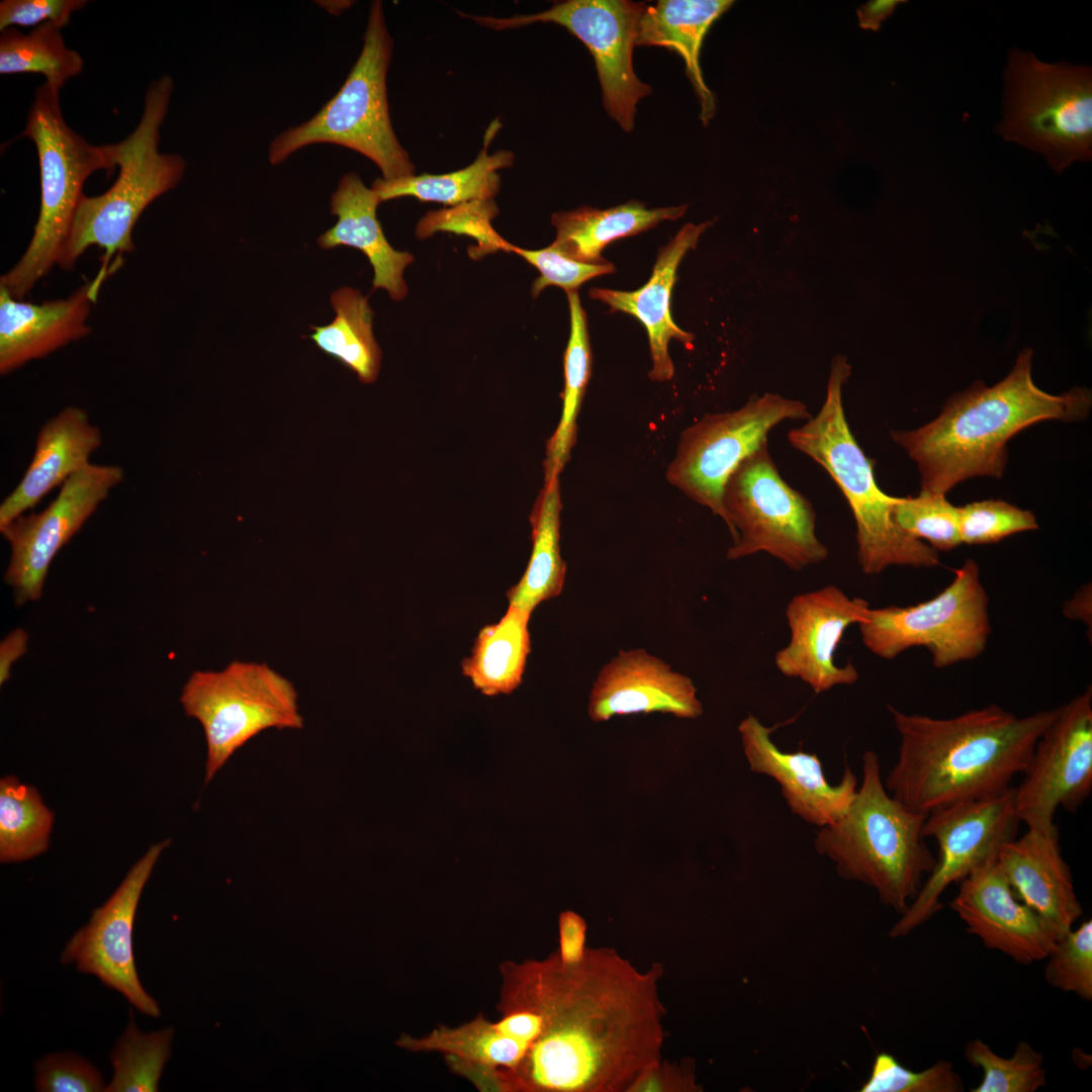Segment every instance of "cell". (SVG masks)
I'll use <instances>...</instances> for the list:
<instances>
[{"instance_id": "6da1fadb", "label": "cell", "mask_w": 1092, "mask_h": 1092, "mask_svg": "<svg viewBox=\"0 0 1092 1092\" xmlns=\"http://www.w3.org/2000/svg\"><path fill=\"white\" fill-rule=\"evenodd\" d=\"M550 954L540 1035L512 1070L483 1079L492 1092H627L661 1060L663 968L639 971L615 949L587 948L577 965Z\"/></svg>"}, {"instance_id": "7a4b0ae2", "label": "cell", "mask_w": 1092, "mask_h": 1092, "mask_svg": "<svg viewBox=\"0 0 1092 1092\" xmlns=\"http://www.w3.org/2000/svg\"><path fill=\"white\" fill-rule=\"evenodd\" d=\"M888 708L900 744L884 785L907 808L926 815L1010 790L1058 713L1057 707L1019 717L990 704L951 718H934Z\"/></svg>"}, {"instance_id": "3957f363", "label": "cell", "mask_w": 1092, "mask_h": 1092, "mask_svg": "<svg viewBox=\"0 0 1092 1092\" xmlns=\"http://www.w3.org/2000/svg\"><path fill=\"white\" fill-rule=\"evenodd\" d=\"M1033 352L1018 355L1009 374L993 386L982 381L957 393L940 415L910 431H892L895 443L917 463L921 489L945 494L959 482L977 476L1000 478L1008 458L1007 442L1042 421L1087 418L1091 391L1073 387L1051 394L1031 376Z\"/></svg>"}, {"instance_id": "277c9868", "label": "cell", "mask_w": 1092, "mask_h": 1092, "mask_svg": "<svg viewBox=\"0 0 1092 1092\" xmlns=\"http://www.w3.org/2000/svg\"><path fill=\"white\" fill-rule=\"evenodd\" d=\"M926 816L888 793L879 757L868 750L859 789L837 821L820 827L815 848L842 878L873 888L883 904L902 914L935 862L922 834Z\"/></svg>"}, {"instance_id": "5b68a950", "label": "cell", "mask_w": 1092, "mask_h": 1092, "mask_svg": "<svg viewBox=\"0 0 1092 1092\" xmlns=\"http://www.w3.org/2000/svg\"><path fill=\"white\" fill-rule=\"evenodd\" d=\"M173 79L164 75L146 92L141 119L124 140L102 146L108 163L119 174L112 186L98 196L83 194L59 264L70 271L91 246L104 250L101 266L117 271L122 255L134 250L133 228L145 209L181 181L186 162L177 154L159 151L160 129L170 105Z\"/></svg>"}, {"instance_id": "8992f818", "label": "cell", "mask_w": 1092, "mask_h": 1092, "mask_svg": "<svg viewBox=\"0 0 1092 1092\" xmlns=\"http://www.w3.org/2000/svg\"><path fill=\"white\" fill-rule=\"evenodd\" d=\"M849 373L846 360L835 358L821 408L789 433V442L821 465L846 498L856 524L857 560L863 573L879 574L890 566L935 567L940 564L938 551L895 524L892 511L898 497L880 489L873 463L850 431L842 403Z\"/></svg>"}, {"instance_id": "52a82bcc", "label": "cell", "mask_w": 1092, "mask_h": 1092, "mask_svg": "<svg viewBox=\"0 0 1092 1092\" xmlns=\"http://www.w3.org/2000/svg\"><path fill=\"white\" fill-rule=\"evenodd\" d=\"M392 49L382 2L373 1L362 51L346 81L310 119L272 140L270 164H280L310 145L333 144L370 159L385 180L414 175L415 165L397 140L389 115L386 76Z\"/></svg>"}, {"instance_id": "ba28073f", "label": "cell", "mask_w": 1092, "mask_h": 1092, "mask_svg": "<svg viewBox=\"0 0 1092 1092\" xmlns=\"http://www.w3.org/2000/svg\"><path fill=\"white\" fill-rule=\"evenodd\" d=\"M20 136L35 146L40 177V208L32 238L19 261L0 277V286L23 300L55 265H59L83 196L87 178L112 169L102 146L88 143L63 116L60 91L39 85Z\"/></svg>"}, {"instance_id": "9c48e42d", "label": "cell", "mask_w": 1092, "mask_h": 1092, "mask_svg": "<svg viewBox=\"0 0 1092 1092\" xmlns=\"http://www.w3.org/2000/svg\"><path fill=\"white\" fill-rule=\"evenodd\" d=\"M999 133L1041 153L1061 173L1092 156V75L1088 67L1046 64L1013 50L1005 71Z\"/></svg>"}, {"instance_id": "30bf717a", "label": "cell", "mask_w": 1092, "mask_h": 1092, "mask_svg": "<svg viewBox=\"0 0 1092 1092\" xmlns=\"http://www.w3.org/2000/svg\"><path fill=\"white\" fill-rule=\"evenodd\" d=\"M180 702L204 731L205 783L259 733L303 727L295 687L263 662L235 660L220 670L194 671Z\"/></svg>"}, {"instance_id": "8fae6325", "label": "cell", "mask_w": 1092, "mask_h": 1092, "mask_svg": "<svg viewBox=\"0 0 1092 1092\" xmlns=\"http://www.w3.org/2000/svg\"><path fill=\"white\" fill-rule=\"evenodd\" d=\"M989 598L977 562L968 558L952 581L928 601L869 609L858 629L866 648L883 659L924 647L937 668L979 657L991 634Z\"/></svg>"}, {"instance_id": "7c38bea8", "label": "cell", "mask_w": 1092, "mask_h": 1092, "mask_svg": "<svg viewBox=\"0 0 1092 1092\" xmlns=\"http://www.w3.org/2000/svg\"><path fill=\"white\" fill-rule=\"evenodd\" d=\"M723 505L733 540L726 555L730 560L765 552L802 570L828 557L816 535L811 503L783 479L766 443L731 474Z\"/></svg>"}, {"instance_id": "4fadbf2b", "label": "cell", "mask_w": 1092, "mask_h": 1092, "mask_svg": "<svg viewBox=\"0 0 1092 1092\" xmlns=\"http://www.w3.org/2000/svg\"><path fill=\"white\" fill-rule=\"evenodd\" d=\"M811 417L803 402L772 393L753 395L736 411L706 414L681 432L666 479L725 521L724 487L740 463L777 425Z\"/></svg>"}, {"instance_id": "5bb4252c", "label": "cell", "mask_w": 1092, "mask_h": 1092, "mask_svg": "<svg viewBox=\"0 0 1092 1092\" xmlns=\"http://www.w3.org/2000/svg\"><path fill=\"white\" fill-rule=\"evenodd\" d=\"M646 7L629 0H567L543 12L509 18L465 15L494 30L532 23H555L565 27L589 50L596 64L603 103L609 115L626 132L634 127L638 102L651 93L633 67L639 21Z\"/></svg>"}, {"instance_id": "9a60e30c", "label": "cell", "mask_w": 1092, "mask_h": 1092, "mask_svg": "<svg viewBox=\"0 0 1092 1092\" xmlns=\"http://www.w3.org/2000/svg\"><path fill=\"white\" fill-rule=\"evenodd\" d=\"M1020 823L1014 787L996 797L960 802L928 813L922 834L936 841L937 857L889 935L906 936L928 921L943 908L940 898L944 891L996 856L1005 843L1017 837Z\"/></svg>"}, {"instance_id": "2e32d148", "label": "cell", "mask_w": 1092, "mask_h": 1092, "mask_svg": "<svg viewBox=\"0 0 1092 1092\" xmlns=\"http://www.w3.org/2000/svg\"><path fill=\"white\" fill-rule=\"evenodd\" d=\"M1024 778L1014 787L1015 811L1027 829L1058 826L1059 808L1075 813L1092 791V689L1058 707L1037 739Z\"/></svg>"}, {"instance_id": "e0dca14e", "label": "cell", "mask_w": 1092, "mask_h": 1092, "mask_svg": "<svg viewBox=\"0 0 1092 1092\" xmlns=\"http://www.w3.org/2000/svg\"><path fill=\"white\" fill-rule=\"evenodd\" d=\"M123 478L120 466L90 463L64 482L44 510L21 515L0 528L11 552L4 580L17 605L40 599L57 553Z\"/></svg>"}, {"instance_id": "ac0fdd59", "label": "cell", "mask_w": 1092, "mask_h": 1092, "mask_svg": "<svg viewBox=\"0 0 1092 1092\" xmlns=\"http://www.w3.org/2000/svg\"><path fill=\"white\" fill-rule=\"evenodd\" d=\"M165 840L152 845L133 864L108 900L96 908L86 925L67 942L61 961L81 973L97 977L122 994L140 1012L159 1017L158 1003L139 979L133 954V924L142 892L164 848Z\"/></svg>"}, {"instance_id": "d6986e66", "label": "cell", "mask_w": 1092, "mask_h": 1092, "mask_svg": "<svg viewBox=\"0 0 1092 1092\" xmlns=\"http://www.w3.org/2000/svg\"><path fill=\"white\" fill-rule=\"evenodd\" d=\"M870 605L835 585L801 593L786 607L789 643L775 655L779 671L807 684L815 693L852 685L858 672L852 663L837 665V647L851 625L867 618Z\"/></svg>"}, {"instance_id": "ffe728a7", "label": "cell", "mask_w": 1092, "mask_h": 1092, "mask_svg": "<svg viewBox=\"0 0 1092 1092\" xmlns=\"http://www.w3.org/2000/svg\"><path fill=\"white\" fill-rule=\"evenodd\" d=\"M998 855V854H997ZM997 855L961 881L949 906L982 943L1021 965L1046 958L1058 938L1053 927L1020 901Z\"/></svg>"}, {"instance_id": "44dd1931", "label": "cell", "mask_w": 1092, "mask_h": 1092, "mask_svg": "<svg viewBox=\"0 0 1092 1092\" xmlns=\"http://www.w3.org/2000/svg\"><path fill=\"white\" fill-rule=\"evenodd\" d=\"M695 719L703 705L692 679L644 648L620 650L598 673L587 713L592 721L649 713Z\"/></svg>"}, {"instance_id": "7402d4cb", "label": "cell", "mask_w": 1092, "mask_h": 1092, "mask_svg": "<svg viewBox=\"0 0 1092 1092\" xmlns=\"http://www.w3.org/2000/svg\"><path fill=\"white\" fill-rule=\"evenodd\" d=\"M771 731L750 714L740 722L738 732L751 771L776 780L791 811L804 821L819 828L837 821L856 792L853 772L846 766L840 783L830 785L816 754L782 751Z\"/></svg>"}, {"instance_id": "603a6c76", "label": "cell", "mask_w": 1092, "mask_h": 1092, "mask_svg": "<svg viewBox=\"0 0 1092 1092\" xmlns=\"http://www.w3.org/2000/svg\"><path fill=\"white\" fill-rule=\"evenodd\" d=\"M112 271L100 267L95 277L69 297L32 303L14 298L0 286V373L6 375L41 359L92 332V304Z\"/></svg>"}, {"instance_id": "cb8c5ba5", "label": "cell", "mask_w": 1092, "mask_h": 1092, "mask_svg": "<svg viewBox=\"0 0 1092 1092\" xmlns=\"http://www.w3.org/2000/svg\"><path fill=\"white\" fill-rule=\"evenodd\" d=\"M998 862L1017 898L1033 909L1058 937L1083 915L1071 868L1062 856L1058 827L1049 832L1027 829L1005 843Z\"/></svg>"}, {"instance_id": "d4e9b609", "label": "cell", "mask_w": 1092, "mask_h": 1092, "mask_svg": "<svg viewBox=\"0 0 1092 1092\" xmlns=\"http://www.w3.org/2000/svg\"><path fill=\"white\" fill-rule=\"evenodd\" d=\"M710 222L687 223L669 243L658 252L650 279L634 291L608 288H592L589 296L611 307L623 311L641 322L649 340L652 368L649 377L654 381H667L673 377L674 367L668 354V343L674 339L685 345L692 344L694 335L678 328L672 320L670 298L676 280V270L689 250L696 247L700 236Z\"/></svg>"}, {"instance_id": "484cf974", "label": "cell", "mask_w": 1092, "mask_h": 1092, "mask_svg": "<svg viewBox=\"0 0 1092 1092\" xmlns=\"http://www.w3.org/2000/svg\"><path fill=\"white\" fill-rule=\"evenodd\" d=\"M102 444L101 431L85 410L66 406L38 431L23 477L0 505V528L32 509L53 488L90 464Z\"/></svg>"}, {"instance_id": "4316f807", "label": "cell", "mask_w": 1092, "mask_h": 1092, "mask_svg": "<svg viewBox=\"0 0 1092 1092\" xmlns=\"http://www.w3.org/2000/svg\"><path fill=\"white\" fill-rule=\"evenodd\" d=\"M379 203L377 193L357 173L343 175L331 198L330 211L337 216V222L321 235L317 243L322 249L347 246L360 250L373 267V288L385 289L392 299L400 300L407 293L403 272L414 257L396 251L387 242L376 216Z\"/></svg>"}, {"instance_id": "83f0119b", "label": "cell", "mask_w": 1092, "mask_h": 1092, "mask_svg": "<svg viewBox=\"0 0 1092 1092\" xmlns=\"http://www.w3.org/2000/svg\"><path fill=\"white\" fill-rule=\"evenodd\" d=\"M732 4L729 0H659L646 5L639 21L636 46L665 48L684 60L704 125L714 116L716 102L703 78L701 48L711 25Z\"/></svg>"}, {"instance_id": "f1b7e54d", "label": "cell", "mask_w": 1092, "mask_h": 1092, "mask_svg": "<svg viewBox=\"0 0 1092 1092\" xmlns=\"http://www.w3.org/2000/svg\"><path fill=\"white\" fill-rule=\"evenodd\" d=\"M687 209V204L648 208L640 201L630 200L607 209L580 206L555 212L551 223L556 229V238L549 247L580 263H604L607 260L601 253L610 243L645 232L662 220H675Z\"/></svg>"}, {"instance_id": "f546056e", "label": "cell", "mask_w": 1092, "mask_h": 1092, "mask_svg": "<svg viewBox=\"0 0 1092 1092\" xmlns=\"http://www.w3.org/2000/svg\"><path fill=\"white\" fill-rule=\"evenodd\" d=\"M561 509L559 477L544 480L530 516L531 556L518 583L507 592L509 605L532 614L539 604L561 594L566 576L560 552Z\"/></svg>"}, {"instance_id": "4dcf8cb0", "label": "cell", "mask_w": 1092, "mask_h": 1092, "mask_svg": "<svg viewBox=\"0 0 1092 1092\" xmlns=\"http://www.w3.org/2000/svg\"><path fill=\"white\" fill-rule=\"evenodd\" d=\"M531 613L509 605L495 624L480 629L462 673L485 696L511 694L523 680L531 651Z\"/></svg>"}, {"instance_id": "1f68e13d", "label": "cell", "mask_w": 1092, "mask_h": 1092, "mask_svg": "<svg viewBox=\"0 0 1092 1092\" xmlns=\"http://www.w3.org/2000/svg\"><path fill=\"white\" fill-rule=\"evenodd\" d=\"M486 146L487 141L475 161L461 170L436 175L414 174L392 180L378 178L371 188L381 202L402 196L454 206L492 200L500 188L497 170L511 167L515 155L508 150L488 155Z\"/></svg>"}, {"instance_id": "d6a6232c", "label": "cell", "mask_w": 1092, "mask_h": 1092, "mask_svg": "<svg viewBox=\"0 0 1092 1092\" xmlns=\"http://www.w3.org/2000/svg\"><path fill=\"white\" fill-rule=\"evenodd\" d=\"M336 316L327 326L312 327L309 336L327 355L355 372L362 382L375 381L381 351L372 328L373 311L368 298L357 289L343 287L331 296Z\"/></svg>"}, {"instance_id": "836d02e7", "label": "cell", "mask_w": 1092, "mask_h": 1092, "mask_svg": "<svg viewBox=\"0 0 1092 1092\" xmlns=\"http://www.w3.org/2000/svg\"><path fill=\"white\" fill-rule=\"evenodd\" d=\"M570 334L564 353V390L560 421L547 442L544 480L559 477L576 438V421L592 375L587 320L577 291H567Z\"/></svg>"}, {"instance_id": "e575fe53", "label": "cell", "mask_w": 1092, "mask_h": 1092, "mask_svg": "<svg viewBox=\"0 0 1092 1092\" xmlns=\"http://www.w3.org/2000/svg\"><path fill=\"white\" fill-rule=\"evenodd\" d=\"M84 66L80 54L68 48L61 28L43 23L23 33L9 27L0 35V74L37 73L59 91L78 76Z\"/></svg>"}, {"instance_id": "d590c367", "label": "cell", "mask_w": 1092, "mask_h": 1092, "mask_svg": "<svg viewBox=\"0 0 1092 1092\" xmlns=\"http://www.w3.org/2000/svg\"><path fill=\"white\" fill-rule=\"evenodd\" d=\"M53 812L35 788L15 777L0 781V861L18 862L47 851Z\"/></svg>"}, {"instance_id": "8d00e7d4", "label": "cell", "mask_w": 1092, "mask_h": 1092, "mask_svg": "<svg viewBox=\"0 0 1092 1092\" xmlns=\"http://www.w3.org/2000/svg\"><path fill=\"white\" fill-rule=\"evenodd\" d=\"M173 1035L171 1027L142 1032L131 1020L110 1054L113 1077L105 1091H158Z\"/></svg>"}, {"instance_id": "74e56055", "label": "cell", "mask_w": 1092, "mask_h": 1092, "mask_svg": "<svg viewBox=\"0 0 1092 1092\" xmlns=\"http://www.w3.org/2000/svg\"><path fill=\"white\" fill-rule=\"evenodd\" d=\"M964 1057L983 1072L972 1092H1034L1048 1084L1042 1055L1023 1040L1016 1044L1011 1057L1005 1058L975 1038L966 1044Z\"/></svg>"}, {"instance_id": "f35d334b", "label": "cell", "mask_w": 1092, "mask_h": 1092, "mask_svg": "<svg viewBox=\"0 0 1092 1092\" xmlns=\"http://www.w3.org/2000/svg\"><path fill=\"white\" fill-rule=\"evenodd\" d=\"M892 515L905 534L926 540L936 551H950L962 544L958 507L945 494L921 489L915 497H898Z\"/></svg>"}, {"instance_id": "ab89813d", "label": "cell", "mask_w": 1092, "mask_h": 1092, "mask_svg": "<svg viewBox=\"0 0 1092 1092\" xmlns=\"http://www.w3.org/2000/svg\"><path fill=\"white\" fill-rule=\"evenodd\" d=\"M1044 960V979L1049 985L1086 1001L1092 999L1091 919L1058 937Z\"/></svg>"}, {"instance_id": "60d3db41", "label": "cell", "mask_w": 1092, "mask_h": 1092, "mask_svg": "<svg viewBox=\"0 0 1092 1092\" xmlns=\"http://www.w3.org/2000/svg\"><path fill=\"white\" fill-rule=\"evenodd\" d=\"M965 1085L953 1065L939 1060L921 1071L904 1067L888 1053L875 1057L860 1092H962Z\"/></svg>"}, {"instance_id": "b9f144b4", "label": "cell", "mask_w": 1092, "mask_h": 1092, "mask_svg": "<svg viewBox=\"0 0 1092 1092\" xmlns=\"http://www.w3.org/2000/svg\"><path fill=\"white\" fill-rule=\"evenodd\" d=\"M958 514L962 543L970 545L997 543L1010 535L1038 529L1030 511L1000 499L958 507Z\"/></svg>"}, {"instance_id": "7bdbcfd3", "label": "cell", "mask_w": 1092, "mask_h": 1092, "mask_svg": "<svg viewBox=\"0 0 1092 1092\" xmlns=\"http://www.w3.org/2000/svg\"><path fill=\"white\" fill-rule=\"evenodd\" d=\"M514 252L524 258L540 272L532 285V296L538 294L547 286H558L567 291H577V288L592 278L611 274L615 266L606 261L600 264H586L571 260L555 252L550 247L542 250H525L516 246L511 247Z\"/></svg>"}, {"instance_id": "ee69618b", "label": "cell", "mask_w": 1092, "mask_h": 1092, "mask_svg": "<svg viewBox=\"0 0 1092 1092\" xmlns=\"http://www.w3.org/2000/svg\"><path fill=\"white\" fill-rule=\"evenodd\" d=\"M35 1090L40 1092H98L106 1085L99 1070L81 1056L51 1054L35 1063Z\"/></svg>"}, {"instance_id": "f6af8a7d", "label": "cell", "mask_w": 1092, "mask_h": 1092, "mask_svg": "<svg viewBox=\"0 0 1092 1092\" xmlns=\"http://www.w3.org/2000/svg\"><path fill=\"white\" fill-rule=\"evenodd\" d=\"M496 213L493 200L473 201L450 209L432 211L419 222L417 235L424 238L439 230L464 233L476 236L480 244L484 238L485 245L492 249L511 251L512 245L500 239L489 224V220Z\"/></svg>"}, {"instance_id": "bcb514c9", "label": "cell", "mask_w": 1092, "mask_h": 1092, "mask_svg": "<svg viewBox=\"0 0 1092 1092\" xmlns=\"http://www.w3.org/2000/svg\"><path fill=\"white\" fill-rule=\"evenodd\" d=\"M87 3L85 0H2L0 31L15 26L36 27L48 22L62 29L72 14Z\"/></svg>"}, {"instance_id": "7dc6e473", "label": "cell", "mask_w": 1092, "mask_h": 1092, "mask_svg": "<svg viewBox=\"0 0 1092 1092\" xmlns=\"http://www.w3.org/2000/svg\"><path fill=\"white\" fill-rule=\"evenodd\" d=\"M699 1086L688 1064H669L662 1059L646 1068L627 1092H694Z\"/></svg>"}, {"instance_id": "c3c4849f", "label": "cell", "mask_w": 1092, "mask_h": 1092, "mask_svg": "<svg viewBox=\"0 0 1092 1092\" xmlns=\"http://www.w3.org/2000/svg\"><path fill=\"white\" fill-rule=\"evenodd\" d=\"M558 936L559 946L556 953L560 963L565 966L579 964L588 948L585 945V920L576 912H561L558 918Z\"/></svg>"}, {"instance_id": "681fc988", "label": "cell", "mask_w": 1092, "mask_h": 1092, "mask_svg": "<svg viewBox=\"0 0 1092 1092\" xmlns=\"http://www.w3.org/2000/svg\"><path fill=\"white\" fill-rule=\"evenodd\" d=\"M28 634L22 628L11 631L0 643V684H5L11 675L13 664L27 650Z\"/></svg>"}, {"instance_id": "f907efd6", "label": "cell", "mask_w": 1092, "mask_h": 1092, "mask_svg": "<svg viewBox=\"0 0 1092 1092\" xmlns=\"http://www.w3.org/2000/svg\"><path fill=\"white\" fill-rule=\"evenodd\" d=\"M901 2L899 0H875L863 4L857 11L859 25L863 29L878 30L881 23L894 12Z\"/></svg>"}, {"instance_id": "816d5d0a", "label": "cell", "mask_w": 1092, "mask_h": 1092, "mask_svg": "<svg viewBox=\"0 0 1092 1092\" xmlns=\"http://www.w3.org/2000/svg\"><path fill=\"white\" fill-rule=\"evenodd\" d=\"M1089 599H1091V588L1090 585H1085L1084 588L1079 590L1064 607L1066 616L1081 619L1087 624L1088 615H1091V611H1088V607L1091 606L1082 607V604Z\"/></svg>"}]
</instances>
